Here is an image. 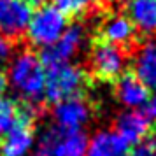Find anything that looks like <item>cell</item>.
<instances>
[{"mask_svg":"<svg viewBox=\"0 0 156 156\" xmlns=\"http://www.w3.org/2000/svg\"><path fill=\"white\" fill-rule=\"evenodd\" d=\"M9 84L21 97L23 104L42 109L46 70L39 55L32 51H23L14 58L7 74Z\"/></svg>","mask_w":156,"mask_h":156,"instance_id":"cell-1","label":"cell"},{"mask_svg":"<svg viewBox=\"0 0 156 156\" xmlns=\"http://www.w3.org/2000/svg\"><path fill=\"white\" fill-rule=\"evenodd\" d=\"M88 86H90V74L84 69L70 63L53 65L46 70L44 100L58 104L67 98L84 97Z\"/></svg>","mask_w":156,"mask_h":156,"instance_id":"cell-2","label":"cell"},{"mask_svg":"<svg viewBox=\"0 0 156 156\" xmlns=\"http://www.w3.org/2000/svg\"><path fill=\"white\" fill-rule=\"evenodd\" d=\"M130 53L119 46L93 39L88 58V74L104 83H114L125 72Z\"/></svg>","mask_w":156,"mask_h":156,"instance_id":"cell-3","label":"cell"},{"mask_svg":"<svg viewBox=\"0 0 156 156\" xmlns=\"http://www.w3.org/2000/svg\"><path fill=\"white\" fill-rule=\"evenodd\" d=\"M88 137L81 130H63L60 126H48L39 135L32 156H84Z\"/></svg>","mask_w":156,"mask_h":156,"instance_id":"cell-4","label":"cell"},{"mask_svg":"<svg viewBox=\"0 0 156 156\" xmlns=\"http://www.w3.org/2000/svg\"><path fill=\"white\" fill-rule=\"evenodd\" d=\"M65 28H67V16L55 5H42L30 18L27 35L34 46L48 48L62 37Z\"/></svg>","mask_w":156,"mask_h":156,"instance_id":"cell-5","label":"cell"},{"mask_svg":"<svg viewBox=\"0 0 156 156\" xmlns=\"http://www.w3.org/2000/svg\"><path fill=\"white\" fill-rule=\"evenodd\" d=\"M95 39L119 46L130 55H133V51L137 49V30L126 18V14L121 12L102 16L95 32Z\"/></svg>","mask_w":156,"mask_h":156,"instance_id":"cell-6","label":"cell"},{"mask_svg":"<svg viewBox=\"0 0 156 156\" xmlns=\"http://www.w3.org/2000/svg\"><path fill=\"white\" fill-rule=\"evenodd\" d=\"M84 39H86L84 27L74 23L69 28H65V32L62 34V37L58 39L56 42H53L48 48H42L39 58H41L44 67L69 63V60L83 48Z\"/></svg>","mask_w":156,"mask_h":156,"instance_id":"cell-7","label":"cell"},{"mask_svg":"<svg viewBox=\"0 0 156 156\" xmlns=\"http://www.w3.org/2000/svg\"><path fill=\"white\" fill-rule=\"evenodd\" d=\"M32 7L23 0H0V34L16 42L28 28Z\"/></svg>","mask_w":156,"mask_h":156,"instance_id":"cell-8","label":"cell"},{"mask_svg":"<svg viewBox=\"0 0 156 156\" xmlns=\"http://www.w3.org/2000/svg\"><path fill=\"white\" fill-rule=\"evenodd\" d=\"M93 116V107L84 97H74L55 104L53 118L56 126L63 130H81Z\"/></svg>","mask_w":156,"mask_h":156,"instance_id":"cell-9","label":"cell"},{"mask_svg":"<svg viewBox=\"0 0 156 156\" xmlns=\"http://www.w3.org/2000/svg\"><path fill=\"white\" fill-rule=\"evenodd\" d=\"M114 97L123 105L137 109V107H144V104L147 102L149 88L135 76L133 70H128L123 72L114 81Z\"/></svg>","mask_w":156,"mask_h":156,"instance_id":"cell-10","label":"cell"},{"mask_svg":"<svg viewBox=\"0 0 156 156\" xmlns=\"http://www.w3.org/2000/svg\"><path fill=\"white\" fill-rule=\"evenodd\" d=\"M114 132L126 144H137L153 132V121L142 111H128L118 116L114 123Z\"/></svg>","mask_w":156,"mask_h":156,"instance_id":"cell-11","label":"cell"},{"mask_svg":"<svg viewBox=\"0 0 156 156\" xmlns=\"http://www.w3.org/2000/svg\"><path fill=\"white\" fill-rule=\"evenodd\" d=\"M126 18L142 35L156 34V0H126Z\"/></svg>","mask_w":156,"mask_h":156,"instance_id":"cell-12","label":"cell"},{"mask_svg":"<svg viewBox=\"0 0 156 156\" xmlns=\"http://www.w3.org/2000/svg\"><path fill=\"white\" fill-rule=\"evenodd\" d=\"M128 149L130 144H126L114 130H107L91 137L86 147V156H128Z\"/></svg>","mask_w":156,"mask_h":156,"instance_id":"cell-13","label":"cell"},{"mask_svg":"<svg viewBox=\"0 0 156 156\" xmlns=\"http://www.w3.org/2000/svg\"><path fill=\"white\" fill-rule=\"evenodd\" d=\"M133 62V72L149 90H156V42H146L137 46Z\"/></svg>","mask_w":156,"mask_h":156,"instance_id":"cell-14","label":"cell"},{"mask_svg":"<svg viewBox=\"0 0 156 156\" xmlns=\"http://www.w3.org/2000/svg\"><path fill=\"white\" fill-rule=\"evenodd\" d=\"M55 7L60 9L65 16H83L104 4V0H53Z\"/></svg>","mask_w":156,"mask_h":156,"instance_id":"cell-15","label":"cell"},{"mask_svg":"<svg viewBox=\"0 0 156 156\" xmlns=\"http://www.w3.org/2000/svg\"><path fill=\"white\" fill-rule=\"evenodd\" d=\"M20 116V102L11 98H0V135L12 126Z\"/></svg>","mask_w":156,"mask_h":156,"instance_id":"cell-16","label":"cell"},{"mask_svg":"<svg viewBox=\"0 0 156 156\" xmlns=\"http://www.w3.org/2000/svg\"><path fill=\"white\" fill-rule=\"evenodd\" d=\"M128 156H156V128L144 137L140 142H137L132 151H128Z\"/></svg>","mask_w":156,"mask_h":156,"instance_id":"cell-17","label":"cell"},{"mask_svg":"<svg viewBox=\"0 0 156 156\" xmlns=\"http://www.w3.org/2000/svg\"><path fill=\"white\" fill-rule=\"evenodd\" d=\"M11 53H12V41H9L7 37L0 34V63L7 62Z\"/></svg>","mask_w":156,"mask_h":156,"instance_id":"cell-18","label":"cell"},{"mask_svg":"<svg viewBox=\"0 0 156 156\" xmlns=\"http://www.w3.org/2000/svg\"><path fill=\"white\" fill-rule=\"evenodd\" d=\"M142 112L146 114L151 121H156V93H154V95H149L147 102L144 104Z\"/></svg>","mask_w":156,"mask_h":156,"instance_id":"cell-19","label":"cell"},{"mask_svg":"<svg viewBox=\"0 0 156 156\" xmlns=\"http://www.w3.org/2000/svg\"><path fill=\"white\" fill-rule=\"evenodd\" d=\"M9 86V81H7V74L0 69V98L4 97V93H5V90H7Z\"/></svg>","mask_w":156,"mask_h":156,"instance_id":"cell-20","label":"cell"},{"mask_svg":"<svg viewBox=\"0 0 156 156\" xmlns=\"http://www.w3.org/2000/svg\"><path fill=\"white\" fill-rule=\"evenodd\" d=\"M23 2H25L27 5H30V7H42L48 0H23Z\"/></svg>","mask_w":156,"mask_h":156,"instance_id":"cell-21","label":"cell"}]
</instances>
